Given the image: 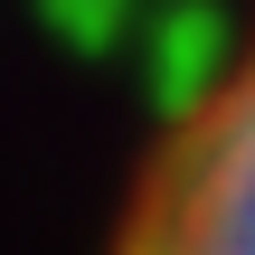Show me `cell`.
I'll use <instances>...</instances> for the list:
<instances>
[{"mask_svg":"<svg viewBox=\"0 0 255 255\" xmlns=\"http://www.w3.org/2000/svg\"><path fill=\"white\" fill-rule=\"evenodd\" d=\"M114 255H255V28L151 142Z\"/></svg>","mask_w":255,"mask_h":255,"instance_id":"cell-1","label":"cell"}]
</instances>
